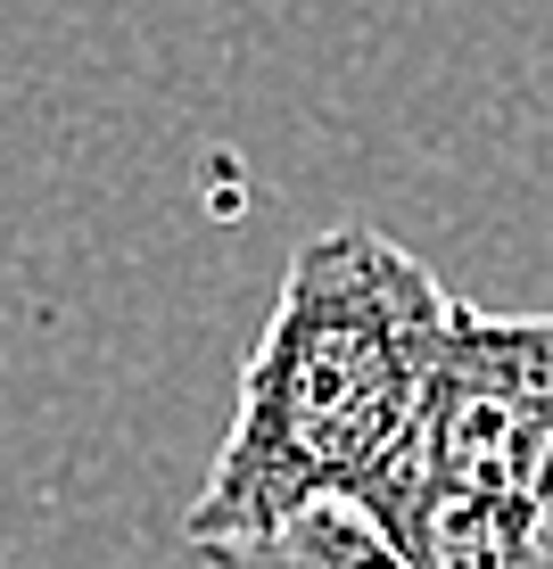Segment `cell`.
Segmentation results:
<instances>
[{
  "label": "cell",
  "mask_w": 553,
  "mask_h": 569,
  "mask_svg": "<svg viewBox=\"0 0 553 569\" xmlns=\"http://www.w3.org/2000/svg\"><path fill=\"white\" fill-rule=\"evenodd\" d=\"M454 306L463 298L388 231H314L282 272L265 339L248 347L240 405L182 545H240L314 503L364 512L422 429Z\"/></svg>",
  "instance_id": "6da1fadb"
},
{
  "label": "cell",
  "mask_w": 553,
  "mask_h": 569,
  "mask_svg": "<svg viewBox=\"0 0 553 569\" xmlns=\"http://www.w3.org/2000/svg\"><path fill=\"white\" fill-rule=\"evenodd\" d=\"M553 462V313L454 306L422 429L364 520L413 569H521L529 503Z\"/></svg>",
  "instance_id": "7a4b0ae2"
},
{
  "label": "cell",
  "mask_w": 553,
  "mask_h": 569,
  "mask_svg": "<svg viewBox=\"0 0 553 569\" xmlns=\"http://www.w3.org/2000/svg\"><path fill=\"white\" fill-rule=\"evenodd\" d=\"M182 569H413V561L355 503H314V512L240 545H182Z\"/></svg>",
  "instance_id": "3957f363"
},
{
  "label": "cell",
  "mask_w": 553,
  "mask_h": 569,
  "mask_svg": "<svg viewBox=\"0 0 553 569\" xmlns=\"http://www.w3.org/2000/svg\"><path fill=\"white\" fill-rule=\"evenodd\" d=\"M521 569H553V462L537 479V503H529V537H521Z\"/></svg>",
  "instance_id": "277c9868"
}]
</instances>
